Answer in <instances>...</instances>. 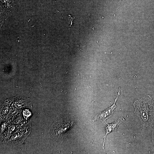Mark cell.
Masks as SVG:
<instances>
[{
	"mask_svg": "<svg viewBox=\"0 0 154 154\" xmlns=\"http://www.w3.org/2000/svg\"><path fill=\"white\" fill-rule=\"evenodd\" d=\"M120 88L121 87H120L117 96L113 104L110 107L97 114L94 117L92 120L93 121L98 120L103 123H106V120L112 117L114 112L115 109L117 107L115 104L117 100L119 95L120 94Z\"/></svg>",
	"mask_w": 154,
	"mask_h": 154,
	"instance_id": "3957f363",
	"label": "cell"
},
{
	"mask_svg": "<svg viewBox=\"0 0 154 154\" xmlns=\"http://www.w3.org/2000/svg\"><path fill=\"white\" fill-rule=\"evenodd\" d=\"M75 123L74 119L70 115L58 116L50 129V135L56 141L62 142Z\"/></svg>",
	"mask_w": 154,
	"mask_h": 154,
	"instance_id": "7a4b0ae2",
	"label": "cell"
},
{
	"mask_svg": "<svg viewBox=\"0 0 154 154\" xmlns=\"http://www.w3.org/2000/svg\"><path fill=\"white\" fill-rule=\"evenodd\" d=\"M151 136L152 139V142L154 146V125L152 127L151 131Z\"/></svg>",
	"mask_w": 154,
	"mask_h": 154,
	"instance_id": "5b68a950",
	"label": "cell"
},
{
	"mask_svg": "<svg viewBox=\"0 0 154 154\" xmlns=\"http://www.w3.org/2000/svg\"><path fill=\"white\" fill-rule=\"evenodd\" d=\"M125 121V119L123 117H121L115 121L114 122L111 123H107L106 127V134L103 137L104 142L102 145V147L105 153L104 149V144L106 136L108 134L114 131H116L118 129V127L120 124Z\"/></svg>",
	"mask_w": 154,
	"mask_h": 154,
	"instance_id": "277c9868",
	"label": "cell"
},
{
	"mask_svg": "<svg viewBox=\"0 0 154 154\" xmlns=\"http://www.w3.org/2000/svg\"><path fill=\"white\" fill-rule=\"evenodd\" d=\"M134 113L139 118L141 129L152 128L154 125V101L150 95L135 101Z\"/></svg>",
	"mask_w": 154,
	"mask_h": 154,
	"instance_id": "6da1fadb",
	"label": "cell"
}]
</instances>
